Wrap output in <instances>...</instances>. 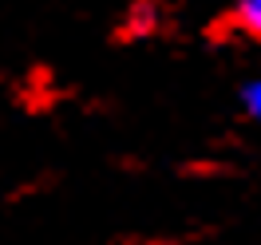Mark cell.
I'll list each match as a JSON object with an SVG mask.
<instances>
[{"instance_id":"1","label":"cell","mask_w":261,"mask_h":245,"mask_svg":"<svg viewBox=\"0 0 261 245\" xmlns=\"http://www.w3.org/2000/svg\"><path fill=\"white\" fill-rule=\"evenodd\" d=\"M229 20H233V28H238L242 36L261 40V0H233Z\"/></svg>"},{"instance_id":"2","label":"cell","mask_w":261,"mask_h":245,"mask_svg":"<svg viewBox=\"0 0 261 245\" xmlns=\"http://www.w3.org/2000/svg\"><path fill=\"white\" fill-rule=\"evenodd\" d=\"M238 107L245 111L249 123L261 127V75H253V79H245L242 87H238Z\"/></svg>"}]
</instances>
